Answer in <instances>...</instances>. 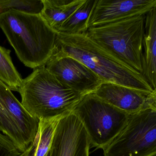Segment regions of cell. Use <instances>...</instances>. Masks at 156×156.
<instances>
[{"label": "cell", "mask_w": 156, "mask_h": 156, "mask_svg": "<svg viewBox=\"0 0 156 156\" xmlns=\"http://www.w3.org/2000/svg\"><path fill=\"white\" fill-rule=\"evenodd\" d=\"M0 28L27 67L45 66L54 51L58 33L41 13L11 10L0 15Z\"/></svg>", "instance_id": "1"}, {"label": "cell", "mask_w": 156, "mask_h": 156, "mask_svg": "<svg viewBox=\"0 0 156 156\" xmlns=\"http://www.w3.org/2000/svg\"><path fill=\"white\" fill-rule=\"evenodd\" d=\"M55 50L78 60L98 76L110 83L151 93L154 90L143 75L91 40L86 33L57 34Z\"/></svg>", "instance_id": "2"}, {"label": "cell", "mask_w": 156, "mask_h": 156, "mask_svg": "<svg viewBox=\"0 0 156 156\" xmlns=\"http://www.w3.org/2000/svg\"><path fill=\"white\" fill-rule=\"evenodd\" d=\"M22 105L38 120L62 117L73 112L83 95L59 81L45 66L34 70L18 91Z\"/></svg>", "instance_id": "3"}, {"label": "cell", "mask_w": 156, "mask_h": 156, "mask_svg": "<svg viewBox=\"0 0 156 156\" xmlns=\"http://www.w3.org/2000/svg\"><path fill=\"white\" fill-rule=\"evenodd\" d=\"M145 15L89 28L86 33L102 48L143 75L142 48Z\"/></svg>", "instance_id": "4"}, {"label": "cell", "mask_w": 156, "mask_h": 156, "mask_svg": "<svg viewBox=\"0 0 156 156\" xmlns=\"http://www.w3.org/2000/svg\"><path fill=\"white\" fill-rule=\"evenodd\" d=\"M73 112L83 125L90 147L103 150L123 129L129 116L94 94L83 96Z\"/></svg>", "instance_id": "5"}, {"label": "cell", "mask_w": 156, "mask_h": 156, "mask_svg": "<svg viewBox=\"0 0 156 156\" xmlns=\"http://www.w3.org/2000/svg\"><path fill=\"white\" fill-rule=\"evenodd\" d=\"M104 156H155L156 108L129 115L124 128L103 149Z\"/></svg>", "instance_id": "6"}, {"label": "cell", "mask_w": 156, "mask_h": 156, "mask_svg": "<svg viewBox=\"0 0 156 156\" xmlns=\"http://www.w3.org/2000/svg\"><path fill=\"white\" fill-rule=\"evenodd\" d=\"M39 120L32 116L0 80V132L9 138L21 153L33 142Z\"/></svg>", "instance_id": "7"}, {"label": "cell", "mask_w": 156, "mask_h": 156, "mask_svg": "<svg viewBox=\"0 0 156 156\" xmlns=\"http://www.w3.org/2000/svg\"><path fill=\"white\" fill-rule=\"evenodd\" d=\"M45 66L61 83L83 96L93 94L104 83L80 61L55 49Z\"/></svg>", "instance_id": "8"}, {"label": "cell", "mask_w": 156, "mask_h": 156, "mask_svg": "<svg viewBox=\"0 0 156 156\" xmlns=\"http://www.w3.org/2000/svg\"><path fill=\"white\" fill-rule=\"evenodd\" d=\"M90 142L83 125L73 112L57 123L49 156H89Z\"/></svg>", "instance_id": "9"}, {"label": "cell", "mask_w": 156, "mask_h": 156, "mask_svg": "<svg viewBox=\"0 0 156 156\" xmlns=\"http://www.w3.org/2000/svg\"><path fill=\"white\" fill-rule=\"evenodd\" d=\"M155 7L156 0H97L87 22V28L145 15Z\"/></svg>", "instance_id": "10"}, {"label": "cell", "mask_w": 156, "mask_h": 156, "mask_svg": "<svg viewBox=\"0 0 156 156\" xmlns=\"http://www.w3.org/2000/svg\"><path fill=\"white\" fill-rule=\"evenodd\" d=\"M93 94L129 115L156 108V91L151 93L110 83H103Z\"/></svg>", "instance_id": "11"}, {"label": "cell", "mask_w": 156, "mask_h": 156, "mask_svg": "<svg viewBox=\"0 0 156 156\" xmlns=\"http://www.w3.org/2000/svg\"><path fill=\"white\" fill-rule=\"evenodd\" d=\"M142 68L144 77L156 90V7L145 15Z\"/></svg>", "instance_id": "12"}, {"label": "cell", "mask_w": 156, "mask_h": 156, "mask_svg": "<svg viewBox=\"0 0 156 156\" xmlns=\"http://www.w3.org/2000/svg\"><path fill=\"white\" fill-rule=\"evenodd\" d=\"M41 14L48 25L58 33L64 23L83 4L84 0H41Z\"/></svg>", "instance_id": "13"}, {"label": "cell", "mask_w": 156, "mask_h": 156, "mask_svg": "<svg viewBox=\"0 0 156 156\" xmlns=\"http://www.w3.org/2000/svg\"><path fill=\"white\" fill-rule=\"evenodd\" d=\"M97 0H84L83 4L64 23L58 33L80 34L87 31V22Z\"/></svg>", "instance_id": "14"}, {"label": "cell", "mask_w": 156, "mask_h": 156, "mask_svg": "<svg viewBox=\"0 0 156 156\" xmlns=\"http://www.w3.org/2000/svg\"><path fill=\"white\" fill-rule=\"evenodd\" d=\"M62 117L41 118L39 119L38 131L34 140V156H47L51 149L55 131Z\"/></svg>", "instance_id": "15"}, {"label": "cell", "mask_w": 156, "mask_h": 156, "mask_svg": "<svg viewBox=\"0 0 156 156\" xmlns=\"http://www.w3.org/2000/svg\"><path fill=\"white\" fill-rule=\"evenodd\" d=\"M11 52V50L0 46V80L12 91L18 92L23 79L12 62Z\"/></svg>", "instance_id": "16"}, {"label": "cell", "mask_w": 156, "mask_h": 156, "mask_svg": "<svg viewBox=\"0 0 156 156\" xmlns=\"http://www.w3.org/2000/svg\"><path fill=\"white\" fill-rule=\"evenodd\" d=\"M41 0H0V15L14 9L32 13H40Z\"/></svg>", "instance_id": "17"}, {"label": "cell", "mask_w": 156, "mask_h": 156, "mask_svg": "<svg viewBox=\"0 0 156 156\" xmlns=\"http://www.w3.org/2000/svg\"><path fill=\"white\" fill-rule=\"evenodd\" d=\"M21 153L12 141L0 132V156H19Z\"/></svg>", "instance_id": "18"}, {"label": "cell", "mask_w": 156, "mask_h": 156, "mask_svg": "<svg viewBox=\"0 0 156 156\" xmlns=\"http://www.w3.org/2000/svg\"><path fill=\"white\" fill-rule=\"evenodd\" d=\"M34 149H35V143L33 142L29 146L26 150L21 153L20 155H19V156H33Z\"/></svg>", "instance_id": "19"}, {"label": "cell", "mask_w": 156, "mask_h": 156, "mask_svg": "<svg viewBox=\"0 0 156 156\" xmlns=\"http://www.w3.org/2000/svg\"><path fill=\"white\" fill-rule=\"evenodd\" d=\"M49 156V154H48V156Z\"/></svg>", "instance_id": "20"}, {"label": "cell", "mask_w": 156, "mask_h": 156, "mask_svg": "<svg viewBox=\"0 0 156 156\" xmlns=\"http://www.w3.org/2000/svg\"></svg>", "instance_id": "21"}]
</instances>
